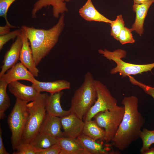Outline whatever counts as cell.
<instances>
[{"label": "cell", "instance_id": "obj_1", "mask_svg": "<svg viewBox=\"0 0 154 154\" xmlns=\"http://www.w3.org/2000/svg\"><path fill=\"white\" fill-rule=\"evenodd\" d=\"M138 99L132 95L124 97L121 103L124 107L122 121L111 141L114 146L121 151L127 149L139 138L145 118L138 110Z\"/></svg>", "mask_w": 154, "mask_h": 154}, {"label": "cell", "instance_id": "obj_2", "mask_svg": "<svg viewBox=\"0 0 154 154\" xmlns=\"http://www.w3.org/2000/svg\"><path fill=\"white\" fill-rule=\"evenodd\" d=\"M60 15L57 23L47 30L25 25L21 27L26 33L37 66L49 54L58 40L64 26V13Z\"/></svg>", "mask_w": 154, "mask_h": 154}, {"label": "cell", "instance_id": "obj_3", "mask_svg": "<svg viewBox=\"0 0 154 154\" xmlns=\"http://www.w3.org/2000/svg\"><path fill=\"white\" fill-rule=\"evenodd\" d=\"M81 85L75 91L72 98L69 110L81 119L96 102L97 91L95 79L89 72L86 73Z\"/></svg>", "mask_w": 154, "mask_h": 154}, {"label": "cell", "instance_id": "obj_4", "mask_svg": "<svg viewBox=\"0 0 154 154\" xmlns=\"http://www.w3.org/2000/svg\"><path fill=\"white\" fill-rule=\"evenodd\" d=\"M48 96L47 93H40L35 100L27 104L28 116L21 142L31 143L39 133L46 115Z\"/></svg>", "mask_w": 154, "mask_h": 154}, {"label": "cell", "instance_id": "obj_5", "mask_svg": "<svg viewBox=\"0 0 154 154\" xmlns=\"http://www.w3.org/2000/svg\"><path fill=\"white\" fill-rule=\"evenodd\" d=\"M98 52L110 61H114L116 66L110 71L111 74L119 73L122 77L141 74L151 71L154 68V62L146 64H135L127 62L122 59L126 57L127 53L124 50L119 49L113 51L106 49H99Z\"/></svg>", "mask_w": 154, "mask_h": 154}, {"label": "cell", "instance_id": "obj_6", "mask_svg": "<svg viewBox=\"0 0 154 154\" xmlns=\"http://www.w3.org/2000/svg\"><path fill=\"white\" fill-rule=\"evenodd\" d=\"M28 103L16 98L14 106L8 117L7 123L11 133V142L14 150L22 142L28 116Z\"/></svg>", "mask_w": 154, "mask_h": 154}, {"label": "cell", "instance_id": "obj_7", "mask_svg": "<svg viewBox=\"0 0 154 154\" xmlns=\"http://www.w3.org/2000/svg\"><path fill=\"white\" fill-rule=\"evenodd\" d=\"M124 107L118 106L115 109L101 112L96 115L94 121L106 132L105 140L112 141L122 119L124 113Z\"/></svg>", "mask_w": 154, "mask_h": 154}, {"label": "cell", "instance_id": "obj_8", "mask_svg": "<svg viewBox=\"0 0 154 154\" xmlns=\"http://www.w3.org/2000/svg\"><path fill=\"white\" fill-rule=\"evenodd\" d=\"M97 97L96 102L84 117V122L92 120L101 112L116 109L118 106L116 99L113 97L107 87L100 81L95 80Z\"/></svg>", "mask_w": 154, "mask_h": 154}, {"label": "cell", "instance_id": "obj_9", "mask_svg": "<svg viewBox=\"0 0 154 154\" xmlns=\"http://www.w3.org/2000/svg\"><path fill=\"white\" fill-rule=\"evenodd\" d=\"M28 69L21 62L8 70L2 76L0 80L10 83L19 80H23L29 81L32 84H35L37 81Z\"/></svg>", "mask_w": 154, "mask_h": 154}, {"label": "cell", "instance_id": "obj_10", "mask_svg": "<svg viewBox=\"0 0 154 154\" xmlns=\"http://www.w3.org/2000/svg\"><path fill=\"white\" fill-rule=\"evenodd\" d=\"M64 136L77 138L82 133L84 122L74 114L60 117Z\"/></svg>", "mask_w": 154, "mask_h": 154}, {"label": "cell", "instance_id": "obj_11", "mask_svg": "<svg viewBox=\"0 0 154 154\" xmlns=\"http://www.w3.org/2000/svg\"><path fill=\"white\" fill-rule=\"evenodd\" d=\"M21 28L22 45L19 60L35 77H37L38 75L39 70L37 68L35 62L32 52L30 46V43L26 33L23 29Z\"/></svg>", "mask_w": 154, "mask_h": 154}, {"label": "cell", "instance_id": "obj_12", "mask_svg": "<svg viewBox=\"0 0 154 154\" xmlns=\"http://www.w3.org/2000/svg\"><path fill=\"white\" fill-rule=\"evenodd\" d=\"M8 87L10 92L16 98L28 102L35 100L40 93L32 86L23 84L18 81L10 83Z\"/></svg>", "mask_w": 154, "mask_h": 154}, {"label": "cell", "instance_id": "obj_13", "mask_svg": "<svg viewBox=\"0 0 154 154\" xmlns=\"http://www.w3.org/2000/svg\"><path fill=\"white\" fill-rule=\"evenodd\" d=\"M22 45V40L21 35L17 37L15 42L4 56L2 62L3 65L0 72V77L15 65L19 60Z\"/></svg>", "mask_w": 154, "mask_h": 154}, {"label": "cell", "instance_id": "obj_14", "mask_svg": "<svg viewBox=\"0 0 154 154\" xmlns=\"http://www.w3.org/2000/svg\"><path fill=\"white\" fill-rule=\"evenodd\" d=\"M50 5L52 6V14L54 18H58L60 15L68 11L63 0H38L34 5L31 12V17L36 18L37 13L39 11Z\"/></svg>", "mask_w": 154, "mask_h": 154}, {"label": "cell", "instance_id": "obj_15", "mask_svg": "<svg viewBox=\"0 0 154 154\" xmlns=\"http://www.w3.org/2000/svg\"><path fill=\"white\" fill-rule=\"evenodd\" d=\"M154 3V0H151L141 4L133 3L132 6L133 11L135 13V20L131 29L140 36L144 32V23L148 10Z\"/></svg>", "mask_w": 154, "mask_h": 154}, {"label": "cell", "instance_id": "obj_16", "mask_svg": "<svg viewBox=\"0 0 154 154\" xmlns=\"http://www.w3.org/2000/svg\"><path fill=\"white\" fill-rule=\"evenodd\" d=\"M60 117L46 114L39 132L43 133L57 138L64 136L61 130Z\"/></svg>", "mask_w": 154, "mask_h": 154}, {"label": "cell", "instance_id": "obj_17", "mask_svg": "<svg viewBox=\"0 0 154 154\" xmlns=\"http://www.w3.org/2000/svg\"><path fill=\"white\" fill-rule=\"evenodd\" d=\"M56 138L61 149L60 154H90L83 148L77 138L63 137Z\"/></svg>", "mask_w": 154, "mask_h": 154}, {"label": "cell", "instance_id": "obj_18", "mask_svg": "<svg viewBox=\"0 0 154 154\" xmlns=\"http://www.w3.org/2000/svg\"><path fill=\"white\" fill-rule=\"evenodd\" d=\"M63 93L60 91L50 94V95L48 96L46 105L47 114L61 117L71 113L69 110H64L61 106L60 100Z\"/></svg>", "mask_w": 154, "mask_h": 154}, {"label": "cell", "instance_id": "obj_19", "mask_svg": "<svg viewBox=\"0 0 154 154\" xmlns=\"http://www.w3.org/2000/svg\"><path fill=\"white\" fill-rule=\"evenodd\" d=\"M80 15L88 21L102 22L110 24L112 21L104 16L96 9L91 0H87L79 10Z\"/></svg>", "mask_w": 154, "mask_h": 154}, {"label": "cell", "instance_id": "obj_20", "mask_svg": "<svg viewBox=\"0 0 154 154\" xmlns=\"http://www.w3.org/2000/svg\"><path fill=\"white\" fill-rule=\"evenodd\" d=\"M32 86L39 93L45 92L50 94L69 89L70 87V82L64 80L47 82L37 80L35 83L32 84Z\"/></svg>", "mask_w": 154, "mask_h": 154}, {"label": "cell", "instance_id": "obj_21", "mask_svg": "<svg viewBox=\"0 0 154 154\" xmlns=\"http://www.w3.org/2000/svg\"><path fill=\"white\" fill-rule=\"evenodd\" d=\"M77 138L83 148L90 154L109 153L104 149L102 144L97 143L96 140L83 133Z\"/></svg>", "mask_w": 154, "mask_h": 154}, {"label": "cell", "instance_id": "obj_22", "mask_svg": "<svg viewBox=\"0 0 154 154\" xmlns=\"http://www.w3.org/2000/svg\"><path fill=\"white\" fill-rule=\"evenodd\" d=\"M82 133L96 141L105 140L106 136L104 129L92 120L84 122Z\"/></svg>", "mask_w": 154, "mask_h": 154}, {"label": "cell", "instance_id": "obj_23", "mask_svg": "<svg viewBox=\"0 0 154 154\" xmlns=\"http://www.w3.org/2000/svg\"><path fill=\"white\" fill-rule=\"evenodd\" d=\"M57 143L56 138L43 133L39 132L31 143L36 150L46 149Z\"/></svg>", "mask_w": 154, "mask_h": 154}, {"label": "cell", "instance_id": "obj_24", "mask_svg": "<svg viewBox=\"0 0 154 154\" xmlns=\"http://www.w3.org/2000/svg\"><path fill=\"white\" fill-rule=\"evenodd\" d=\"M8 84L0 80V119L5 117V111L9 107L11 103L9 97L7 92Z\"/></svg>", "mask_w": 154, "mask_h": 154}, {"label": "cell", "instance_id": "obj_25", "mask_svg": "<svg viewBox=\"0 0 154 154\" xmlns=\"http://www.w3.org/2000/svg\"><path fill=\"white\" fill-rule=\"evenodd\" d=\"M139 138L142 142V146L140 151L141 154H143L154 143V130H149L144 128L140 133Z\"/></svg>", "mask_w": 154, "mask_h": 154}, {"label": "cell", "instance_id": "obj_26", "mask_svg": "<svg viewBox=\"0 0 154 154\" xmlns=\"http://www.w3.org/2000/svg\"><path fill=\"white\" fill-rule=\"evenodd\" d=\"M110 24L111 26V35L118 40L119 33L125 26L124 21L122 15H117L115 20L112 21Z\"/></svg>", "mask_w": 154, "mask_h": 154}, {"label": "cell", "instance_id": "obj_27", "mask_svg": "<svg viewBox=\"0 0 154 154\" xmlns=\"http://www.w3.org/2000/svg\"><path fill=\"white\" fill-rule=\"evenodd\" d=\"M133 31L131 28L129 29L125 27L122 29L119 33L118 40L122 44L134 43L135 41L132 33Z\"/></svg>", "mask_w": 154, "mask_h": 154}, {"label": "cell", "instance_id": "obj_28", "mask_svg": "<svg viewBox=\"0 0 154 154\" xmlns=\"http://www.w3.org/2000/svg\"><path fill=\"white\" fill-rule=\"evenodd\" d=\"M36 149L31 143L21 142L13 154H36Z\"/></svg>", "mask_w": 154, "mask_h": 154}, {"label": "cell", "instance_id": "obj_29", "mask_svg": "<svg viewBox=\"0 0 154 154\" xmlns=\"http://www.w3.org/2000/svg\"><path fill=\"white\" fill-rule=\"evenodd\" d=\"M21 29L20 28L1 36H0V50L2 49L4 45L11 39H13L21 35Z\"/></svg>", "mask_w": 154, "mask_h": 154}, {"label": "cell", "instance_id": "obj_30", "mask_svg": "<svg viewBox=\"0 0 154 154\" xmlns=\"http://www.w3.org/2000/svg\"><path fill=\"white\" fill-rule=\"evenodd\" d=\"M130 82L133 84L141 88L147 94L154 99V87L145 85L136 80L131 76H128Z\"/></svg>", "mask_w": 154, "mask_h": 154}, {"label": "cell", "instance_id": "obj_31", "mask_svg": "<svg viewBox=\"0 0 154 154\" xmlns=\"http://www.w3.org/2000/svg\"><path fill=\"white\" fill-rule=\"evenodd\" d=\"M16 0H0V16L4 18L6 24L11 25L7 17V13L11 5Z\"/></svg>", "mask_w": 154, "mask_h": 154}, {"label": "cell", "instance_id": "obj_32", "mask_svg": "<svg viewBox=\"0 0 154 154\" xmlns=\"http://www.w3.org/2000/svg\"><path fill=\"white\" fill-rule=\"evenodd\" d=\"M61 149L56 144L46 149L37 150L36 154H60Z\"/></svg>", "mask_w": 154, "mask_h": 154}, {"label": "cell", "instance_id": "obj_33", "mask_svg": "<svg viewBox=\"0 0 154 154\" xmlns=\"http://www.w3.org/2000/svg\"><path fill=\"white\" fill-rule=\"evenodd\" d=\"M16 27L11 25H8L6 24L4 26L0 27V36L6 34L10 31L11 29L15 28Z\"/></svg>", "mask_w": 154, "mask_h": 154}, {"label": "cell", "instance_id": "obj_34", "mask_svg": "<svg viewBox=\"0 0 154 154\" xmlns=\"http://www.w3.org/2000/svg\"><path fill=\"white\" fill-rule=\"evenodd\" d=\"M2 131L1 128H0V154H9L5 149L2 137Z\"/></svg>", "mask_w": 154, "mask_h": 154}, {"label": "cell", "instance_id": "obj_35", "mask_svg": "<svg viewBox=\"0 0 154 154\" xmlns=\"http://www.w3.org/2000/svg\"><path fill=\"white\" fill-rule=\"evenodd\" d=\"M133 3L141 4L147 3L151 0H133Z\"/></svg>", "mask_w": 154, "mask_h": 154}, {"label": "cell", "instance_id": "obj_36", "mask_svg": "<svg viewBox=\"0 0 154 154\" xmlns=\"http://www.w3.org/2000/svg\"><path fill=\"white\" fill-rule=\"evenodd\" d=\"M143 154H154V147L149 148Z\"/></svg>", "mask_w": 154, "mask_h": 154}, {"label": "cell", "instance_id": "obj_37", "mask_svg": "<svg viewBox=\"0 0 154 154\" xmlns=\"http://www.w3.org/2000/svg\"><path fill=\"white\" fill-rule=\"evenodd\" d=\"M64 1L68 2L70 0H63Z\"/></svg>", "mask_w": 154, "mask_h": 154}]
</instances>
